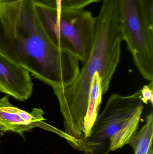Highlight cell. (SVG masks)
Listing matches in <instances>:
<instances>
[{
  "instance_id": "6da1fadb",
  "label": "cell",
  "mask_w": 153,
  "mask_h": 154,
  "mask_svg": "<svg viewBox=\"0 0 153 154\" xmlns=\"http://www.w3.org/2000/svg\"><path fill=\"white\" fill-rule=\"evenodd\" d=\"M35 2L0 6V52L53 88L66 87L78 76L80 60L51 41Z\"/></svg>"
},
{
  "instance_id": "7a4b0ae2",
  "label": "cell",
  "mask_w": 153,
  "mask_h": 154,
  "mask_svg": "<svg viewBox=\"0 0 153 154\" xmlns=\"http://www.w3.org/2000/svg\"><path fill=\"white\" fill-rule=\"evenodd\" d=\"M122 40L119 0H103L95 17L94 43L89 58L72 84L53 88L63 117L65 133L72 139L83 137L90 88L96 74L100 78L103 95L108 91L120 61Z\"/></svg>"
},
{
  "instance_id": "3957f363",
  "label": "cell",
  "mask_w": 153,
  "mask_h": 154,
  "mask_svg": "<svg viewBox=\"0 0 153 154\" xmlns=\"http://www.w3.org/2000/svg\"><path fill=\"white\" fill-rule=\"evenodd\" d=\"M144 103L141 89L132 95L113 94L98 115L90 136L70 144L84 154H108L128 144L138 129Z\"/></svg>"
},
{
  "instance_id": "277c9868",
  "label": "cell",
  "mask_w": 153,
  "mask_h": 154,
  "mask_svg": "<svg viewBox=\"0 0 153 154\" xmlns=\"http://www.w3.org/2000/svg\"><path fill=\"white\" fill-rule=\"evenodd\" d=\"M35 8L47 34L59 49L74 54L84 64L90 57L94 43L95 17L84 9H56L36 0Z\"/></svg>"
},
{
  "instance_id": "5b68a950",
  "label": "cell",
  "mask_w": 153,
  "mask_h": 154,
  "mask_svg": "<svg viewBox=\"0 0 153 154\" xmlns=\"http://www.w3.org/2000/svg\"><path fill=\"white\" fill-rule=\"evenodd\" d=\"M122 40L133 56L142 76L153 80V23L150 21L142 0H119Z\"/></svg>"
},
{
  "instance_id": "8992f818",
  "label": "cell",
  "mask_w": 153,
  "mask_h": 154,
  "mask_svg": "<svg viewBox=\"0 0 153 154\" xmlns=\"http://www.w3.org/2000/svg\"><path fill=\"white\" fill-rule=\"evenodd\" d=\"M29 72L0 52V92L23 101L32 95Z\"/></svg>"
},
{
  "instance_id": "52a82bcc",
  "label": "cell",
  "mask_w": 153,
  "mask_h": 154,
  "mask_svg": "<svg viewBox=\"0 0 153 154\" xmlns=\"http://www.w3.org/2000/svg\"><path fill=\"white\" fill-rule=\"evenodd\" d=\"M41 109H33L30 113L13 106L9 96L0 99V131H11L23 136L24 132L37 126L38 122L45 120Z\"/></svg>"
},
{
  "instance_id": "ba28073f",
  "label": "cell",
  "mask_w": 153,
  "mask_h": 154,
  "mask_svg": "<svg viewBox=\"0 0 153 154\" xmlns=\"http://www.w3.org/2000/svg\"><path fill=\"white\" fill-rule=\"evenodd\" d=\"M102 96L101 79L97 74L93 78L90 88L87 109L84 119L82 138L90 136L93 126L99 115Z\"/></svg>"
},
{
  "instance_id": "9c48e42d",
  "label": "cell",
  "mask_w": 153,
  "mask_h": 154,
  "mask_svg": "<svg viewBox=\"0 0 153 154\" xmlns=\"http://www.w3.org/2000/svg\"><path fill=\"white\" fill-rule=\"evenodd\" d=\"M153 137V113L146 117V123L143 127L137 131L128 142L134 148L135 154H149L152 148Z\"/></svg>"
},
{
  "instance_id": "30bf717a",
  "label": "cell",
  "mask_w": 153,
  "mask_h": 154,
  "mask_svg": "<svg viewBox=\"0 0 153 154\" xmlns=\"http://www.w3.org/2000/svg\"><path fill=\"white\" fill-rule=\"evenodd\" d=\"M101 0H40L44 4L56 9L57 15L61 9L79 10L84 9L92 4L99 2Z\"/></svg>"
},
{
  "instance_id": "8fae6325",
  "label": "cell",
  "mask_w": 153,
  "mask_h": 154,
  "mask_svg": "<svg viewBox=\"0 0 153 154\" xmlns=\"http://www.w3.org/2000/svg\"><path fill=\"white\" fill-rule=\"evenodd\" d=\"M153 81H151L148 85H145L141 89V98L144 104L150 103L152 106L153 105Z\"/></svg>"
},
{
  "instance_id": "7c38bea8",
  "label": "cell",
  "mask_w": 153,
  "mask_h": 154,
  "mask_svg": "<svg viewBox=\"0 0 153 154\" xmlns=\"http://www.w3.org/2000/svg\"><path fill=\"white\" fill-rule=\"evenodd\" d=\"M142 1L149 20L153 23V0H142Z\"/></svg>"
},
{
  "instance_id": "4fadbf2b",
  "label": "cell",
  "mask_w": 153,
  "mask_h": 154,
  "mask_svg": "<svg viewBox=\"0 0 153 154\" xmlns=\"http://www.w3.org/2000/svg\"><path fill=\"white\" fill-rule=\"evenodd\" d=\"M23 0H0V6L12 5L18 3Z\"/></svg>"
}]
</instances>
